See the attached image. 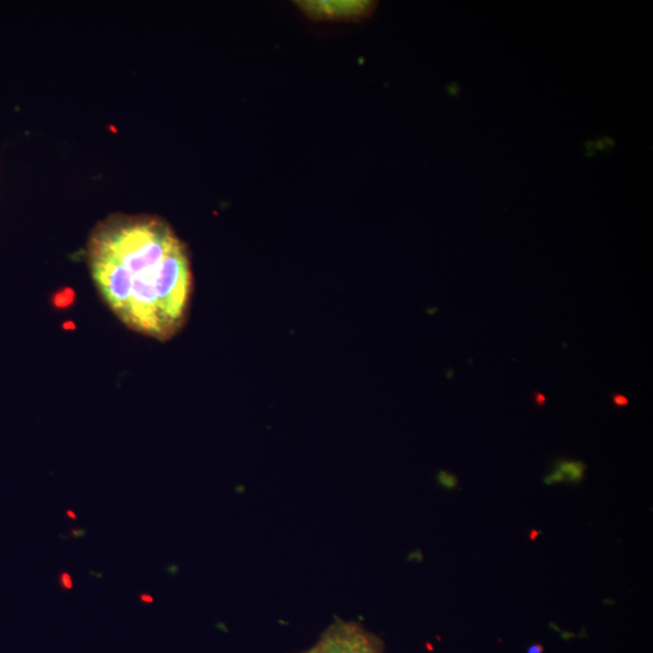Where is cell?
<instances>
[{"label":"cell","mask_w":653,"mask_h":653,"mask_svg":"<svg viewBox=\"0 0 653 653\" xmlns=\"http://www.w3.org/2000/svg\"><path fill=\"white\" fill-rule=\"evenodd\" d=\"M558 466L561 473H566L569 476L570 481H581L586 468L579 461H561Z\"/></svg>","instance_id":"277c9868"},{"label":"cell","mask_w":653,"mask_h":653,"mask_svg":"<svg viewBox=\"0 0 653 653\" xmlns=\"http://www.w3.org/2000/svg\"><path fill=\"white\" fill-rule=\"evenodd\" d=\"M529 653H541V647L539 646H534L530 649Z\"/></svg>","instance_id":"ba28073f"},{"label":"cell","mask_w":653,"mask_h":653,"mask_svg":"<svg viewBox=\"0 0 653 653\" xmlns=\"http://www.w3.org/2000/svg\"><path fill=\"white\" fill-rule=\"evenodd\" d=\"M62 584H63V587H66L67 589H69V588H71V586H73V583H71V576H69V575L68 574L62 575Z\"/></svg>","instance_id":"52a82bcc"},{"label":"cell","mask_w":653,"mask_h":653,"mask_svg":"<svg viewBox=\"0 0 653 653\" xmlns=\"http://www.w3.org/2000/svg\"><path fill=\"white\" fill-rule=\"evenodd\" d=\"M141 598L142 600L146 601V603H151V601H153V598L149 596H142Z\"/></svg>","instance_id":"9c48e42d"},{"label":"cell","mask_w":653,"mask_h":653,"mask_svg":"<svg viewBox=\"0 0 653 653\" xmlns=\"http://www.w3.org/2000/svg\"><path fill=\"white\" fill-rule=\"evenodd\" d=\"M301 653H383L380 641L358 623L336 619L317 642Z\"/></svg>","instance_id":"7a4b0ae2"},{"label":"cell","mask_w":653,"mask_h":653,"mask_svg":"<svg viewBox=\"0 0 653 653\" xmlns=\"http://www.w3.org/2000/svg\"><path fill=\"white\" fill-rule=\"evenodd\" d=\"M611 401L618 408H624V406H629V399L622 393H612L611 394Z\"/></svg>","instance_id":"5b68a950"},{"label":"cell","mask_w":653,"mask_h":653,"mask_svg":"<svg viewBox=\"0 0 653 653\" xmlns=\"http://www.w3.org/2000/svg\"><path fill=\"white\" fill-rule=\"evenodd\" d=\"M534 401L536 404L539 406H542L544 403H546V397L543 396V393L541 392H535L534 393Z\"/></svg>","instance_id":"8992f818"},{"label":"cell","mask_w":653,"mask_h":653,"mask_svg":"<svg viewBox=\"0 0 653 653\" xmlns=\"http://www.w3.org/2000/svg\"><path fill=\"white\" fill-rule=\"evenodd\" d=\"M93 281L133 331L158 340L176 336L189 311L193 275L184 245L155 218H113L88 245Z\"/></svg>","instance_id":"6da1fadb"},{"label":"cell","mask_w":653,"mask_h":653,"mask_svg":"<svg viewBox=\"0 0 653 653\" xmlns=\"http://www.w3.org/2000/svg\"><path fill=\"white\" fill-rule=\"evenodd\" d=\"M306 15L318 20H355L371 13V1H299Z\"/></svg>","instance_id":"3957f363"}]
</instances>
